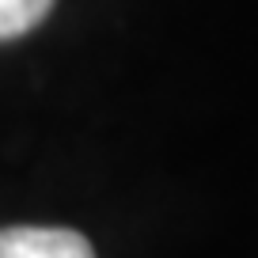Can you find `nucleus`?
I'll return each mask as SVG.
<instances>
[{"label": "nucleus", "instance_id": "2", "mask_svg": "<svg viewBox=\"0 0 258 258\" xmlns=\"http://www.w3.org/2000/svg\"><path fill=\"white\" fill-rule=\"evenodd\" d=\"M53 0H0V42L34 31L49 16Z\"/></svg>", "mask_w": 258, "mask_h": 258}, {"label": "nucleus", "instance_id": "1", "mask_svg": "<svg viewBox=\"0 0 258 258\" xmlns=\"http://www.w3.org/2000/svg\"><path fill=\"white\" fill-rule=\"evenodd\" d=\"M0 258H95L91 243L73 228H0Z\"/></svg>", "mask_w": 258, "mask_h": 258}]
</instances>
